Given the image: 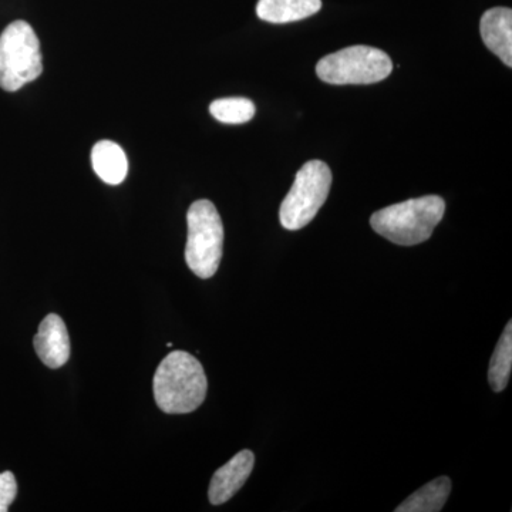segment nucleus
<instances>
[{
    "mask_svg": "<svg viewBox=\"0 0 512 512\" xmlns=\"http://www.w3.org/2000/svg\"><path fill=\"white\" fill-rule=\"evenodd\" d=\"M481 39L485 46L500 57L508 67L512 66V10L494 8L481 18Z\"/></svg>",
    "mask_w": 512,
    "mask_h": 512,
    "instance_id": "1a4fd4ad",
    "label": "nucleus"
},
{
    "mask_svg": "<svg viewBox=\"0 0 512 512\" xmlns=\"http://www.w3.org/2000/svg\"><path fill=\"white\" fill-rule=\"evenodd\" d=\"M43 72L39 37L28 22L16 20L0 35V87L18 92Z\"/></svg>",
    "mask_w": 512,
    "mask_h": 512,
    "instance_id": "20e7f679",
    "label": "nucleus"
},
{
    "mask_svg": "<svg viewBox=\"0 0 512 512\" xmlns=\"http://www.w3.org/2000/svg\"><path fill=\"white\" fill-rule=\"evenodd\" d=\"M187 222L185 261L198 278L210 279L220 268L222 258L224 225L220 214L211 201H195L188 210Z\"/></svg>",
    "mask_w": 512,
    "mask_h": 512,
    "instance_id": "7ed1b4c3",
    "label": "nucleus"
},
{
    "mask_svg": "<svg viewBox=\"0 0 512 512\" xmlns=\"http://www.w3.org/2000/svg\"><path fill=\"white\" fill-rule=\"evenodd\" d=\"M451 493V480L439 477L410 495L396 512H440L446 505Z\"/></svg>",
    "mask_w": 512,
    "mask_h": 512,
    "instance_id": "f8f14e48",
    "label": "nucleus"
},
{
    "mask_svg": "<svg viewBox=\"0 0 512 512\" xmlns=\"http://www.w3.org/2000/svg\"><path fill=\"white\" fill-rule=\"evenodd\" d=\"M322 0H259L256 15L269 23H291L316 15Z\"/></svg>",
    "mask_w": 512,
    "mask_h": 512,
    "instance_id": "9d476101",
    "label": "nucleus"
},
{
    "mask_svg": "<svg viewBox=\"0 0 512 512\" xmlns=\"http://www.w3.org/2000/svg\"><path fill=\"white\" fill-rule=\"evenodd\" d=\"M446 202L439 195L414 198L376 211L370 225L377 234L403 247L426 242L443 220Z\"/></svg>",
    "mask_w": 512,
    "mask_h": 512,
    "instance_id": "f03ea898",
    "label": "nucleus"
},
{
    "mask_svg": "<svg viewBox=\"0 0 512 512\" xmlns=\"http://www.w3.org/2000/svg\"><path fill=\"white\" fill-rule=\"evenodd\" d=\"M207 392L204 367L190 353L174 350L161 360L154 375V397L164 413L195 412L204 403Z\"/></svg>",
    "mask_w": 512,
    "mask_h": 512,
    "instance_id": "f257e3e1",
    "label": "nucleus"
},
{
    "mask_svg": "<svg viewBox=\"0 0 512 512\" xmlns=\"http://www.w3.org/2000/svg\"><path fill=\"white\" fill-rule=\"evenodd\" d=\"M255 104L245 97H229L212 101L210 113L225 124H244L254 119Z\"/></svg>",
    "mask_w": 512,
    "mask_h": 512,
    "instance_id": "4468645a",
    "label": "nucleus"
},
{
    "mask_svg": "<svg viewBox=\"0 0 512 512\" xmlns=\"http://www.w3.org/2000/svg\"><path fill=\"white\" fill-rule=\"evenodd\" d=\"M330 185L332 171L328 164L312 160L303 165L279 210L282 227L289 231L306 227L328 200Z\"/></svg>",
    "mask_w": 512,
    "mask_h": 512,
    "instance_id": "423d86ee",
    "label": "nucleus"
},
{
    "mask_svg": "<svg viewBox=\"0 0 512 512\" xmlns=\"http://www.w3.org/2000/svg\"><path fill=\"white\" fill-rule=\"evenodd\" d=\"M94 173L106 184L119 185L126 180L128 161L123 148L110 140H101L92 150Z\"/></svg>",
    "mask_w": 512,
    "mask_h": 512,
    "instance_id": "9b49d317",
    "label": "nucleus"
},
{
    "mask_svg": "<svg viewBox=\"0 0 512 512\" xmlns=\"http://www.w3.org/2000/svg\"><path fill=\"white\" fill-rule=\"evenodd\" d=\"M392 72L390 56L370 46L346 47L323 57L316 66L319 79L336 86L379 83Z\"/></svg>",
    "mask_w": 512,
    "mask_h": 512,
    "instance_id": "39448f33",
    "label": "nucleus"
},
{
    "mask_svg": "<svg viewBox=\"0 0 512 512\" xmlns=\"http://www.w3.org/2000/svg\"><path fill=\"white\" fill-rule=\"evenodd\" d=\"M18 495V483L10 471L0 473V512L9 510Z\"/></svg>",
    "mask_w": 512,
    "mask_h": 512,
    "instance_id": "2eb2a0df",
    "label": "nucleus"
},
{
    "mask_svg": "<svg viewBox=\"0 0 512 512\" xmlns=\"http://www.w3.org/2000/svg\"><path fill=\"white\" fill-rule=\"evenodd\" d=\"M512 369V322L505 326L503 336L491 357L488 382L495 393L503 392L510 382Z\"/></svg>",
    "mask_w": 512,
    "mask_h": 512,
    "instance_id": "ddd939ff",
    "label": "nucleus"
},
{
    "mask_svg": "<svg viewBox=\"0 0 512 512\" xmlns=\"http://www.w3.org/2000/svg\"><path fill=\"white\" fill-rule=\"evenodd\" d=\"M37 356L50 369H59L70 357V339L63 319L55 313L47 315L40 323L35 336Z\"/></svg>",
    "mask_w": 512,
    "mask_h": 512,
    "instance_id": "6e6552de",
    "label": "nucleus"
},
{
    "mask_svg": "<svg viewBox=\"0 0 512 512\" xmlns=\"http://www.w3.org/2000/svg\"><path fill=\"white\" fill-rule=\"evenodd\" d=\"M255 466V456L252 451H239L225 466L215 471L210 484L208 497L212 505H221L231 500L244 487Z\"/></svg>",
    "mask_w": 512,
    "mask_h": 512,
    "instance_id": "0eeeda50",
    "label": "nucleus"
}]
</instances>
